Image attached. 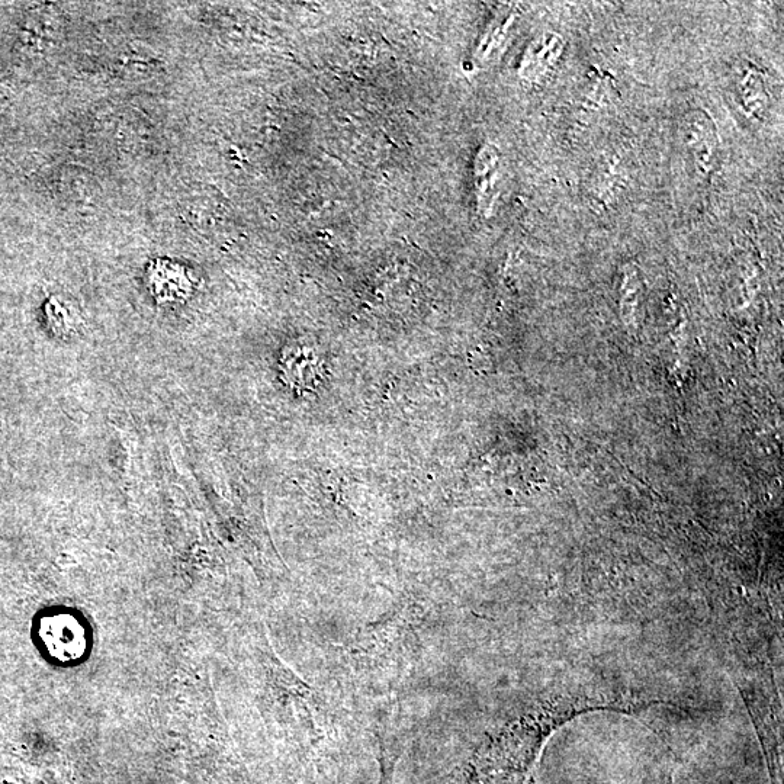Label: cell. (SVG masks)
I'll use <instances>...</instances> for the list:
<instances>
[{"label": "cell", "instance_id": "6da1fadb", "mask_svg": "<svg viewBox=\"0 0 784 784\" xmlns=\"http://www.w3.org/2000/svg\"><path fill=\"white\" fill-rule=\"evenodd\" d=\"M681 137L697 175L709 179L718 166L721 151L718 127L712 115L705 109H692L684 118Z\"/></svg>", "mask_w": 784, "mask_h": 784}, {"label": "cell", "instance_id": "7a4b0ae2", "mask_svg": "<svg viewBox=\"0 0 784 784\" xmlns=\"http://www.w3.org/2000/svg\"><path fill=\"white\" fill-rule=\"evenodd\" d=\"M565 40L558 34H543L526 53L525 70L528 77L542 79L552 67L557 66L564 51Z\"/></svg>", "mask_w": 784, "mask_h": 784}, {"label": "cell", "instance_id": "3957f363", "mask_svg": "<svg viewBox=\"0 0 784 784\" xmlns=\"http://www.w3.org/2000/svg\"><path fill=\"white\" fill-rule=\"evenodd\" d=\"M738 95L744 111L751 117L763 120L770 108V93L766 79L755 67L742 70L738 79Z\"/></svg>", "mask_w": 784, "mask_h": 784}, {"label": "cell", "instance_id": "277c9868", "mask_svg": "<svg viewBox=\"0 0 784 784\" xmlns=\"http://www.w3.org/2000/svg\"><path fill=\"white\" fill-rule=\"evenodd\" d=\"M150 282L153 285L154 295L166 300H181L188 292V278L183 273L182 266L173 263H156L150 272Z\"/></svg>", "mask_w": 784, "mask_h": 784}, {"label": "cell", "instance_id": "5b68a950", "mask_svg": "<svg viewBox=\"0 0 784 784\" xmlns=\"http://www.w3.org/2000/svg\"><path fill=\"white\" fill-rule=\"evenodd\" d=\"M498 166V153L493 146L484 147L475 163V179H477L478 201L483 210L488 211L493 194L494 178Z\"/></svg>", "mask_w": 784, "mask_h": 784}, {"label": "cell", "instance_id": "8992f818", "mask_svg": "<svg viewBox=\"0 0 784 784\" xmlns=\"http://www.w3.org/2000/svg\"><path fill=\"white\" fill-rule=\"evenodd\" d=\"M400 754L392 753L385 748L384 742L379 739V767H381V777L378 784H394V771L397 766Z\"/></svg>", "mask_w": 784, "mask_h": 784}]
</instances>
